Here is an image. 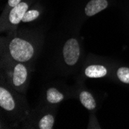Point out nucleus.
<instances>
[{"instance_id": "f257e3e1", "label": "nucleus", "mask_w": 129, "mask_h": 129, "mask_svg": "<svg viewBox=\"0 0 129 129\" xmlns=\"http://www.w3.org/2000/svg\"><path fill=\"white\" fill-rule=\"evenodd\" d=\"M79 23L65 17L50 39V52L46 59L47 74L50 77H74L85 60V53Z\"/></svg>"}, {"instance_id": "f03ea898", "label": "nucleus", "mask_w": 129, "mask_h": 129, "mask_svg": "<svg viewBox=\"0 0 129 129\" xmlns=\"http://www.w3.org/2000/svg\"><path fill=\"white\" fill-rule=\"evenodd\" d=\"M47 38L45 25H20L0 38V56L36 65Z\"/></svg>"}, {"instance_id": "7ed1b4c3", "label": "nucleus", "mask_w": 129, "mask_h": 129, "mask_svg": "<svg viewBox=\"0 0 129 129\" xmlns=\"http://www.w3.org/2000/svg\"><path fill=\"white\" fill-rule=\"evenodd\" d=\"M31 108L26 94L11 88L5 80L0 77V121L1 125L4 124L1 128L20 127Z\"/></svg>"}, {"instance_id": "20e7f679", "label": "nucleus", "mask_w": 129, "mask_h": 129, "mask_svg": "<svg viewBox=\"0 0 129 129\" xmlns=\"http://www.w3.org/2000/svg\"><path fill=\"white\" fill-rule=\"evenodd\" d=\"M36 65L0 56V77L13 90L26 94Z\"/></svg>"}, {"instance_id": "39448f33", "label": "nucleus", "mask_w": 129, "mask_h": 129, "mask_svg": "<svg viewBox=\"0 0 129 129\" xmlns=\"http://www.w3.org/2000/svg\"><path fill=\"white\" fill-rule=\"evenodd\" d=\"M114 64L109 58L91 53H87L74 80L84 82L90 79L111 80Z\"/></svg>"}, {"instance_id": "423d86ee", "label": "nucleus", "mask_w": 129, "mask_h": 129, "mask_svg": "<svg viewBox=\"0 0 129 129\" xmlns=\"http://www.w3.org/2000/svg\"><path fill=\"white\" fill-rule=\"evenodd\" d=\"M59 106H50L37 103L20 127L23 129H53Z\"/></svg>"}, {"instance_id": "0eeeda50", "label": "nucleus", "mask_w": 129, "mask_h": 129, "mask_svg": "<svg viewBox=\"0 0 129 129\" xmlns=\"http://www.w3.org/2000/svg\"><path fill=\"white\" fill-rule=\"evenodd\" d=\"M68 99H72V86L68 85L63 80H53L43 85L37 103L60 106L61 103Z\"/></svg>"}, {"instance_id": "6e6552de", "label": "nucleus", "mask_w": 129, "mask_h": 129, "mask_svg": "<svg viewBox=\"0 0 129 129\" xmlns=\"http://www.w3.org/2000/svg\"><path fill=\"white\" fill-rule=\"evenodd\" d=\"M111 0H79L69 11L67 18L80 25L111 6Z\"/></svg>"}, {"instance_id": "1a4fd4ad", "label": "nucleus", "mask_w": 129, "mask_h": 129, "mask_svg": "<svg viewBox=\"0 0 129 129\" xmlns=\"http://www.w3.org/2000/svg\"><path fill=\"white\" fill-rule=\"evenodd\" d=\"M72 99H77L89 112H97L104 101V94L90 90L85 82L75 80L72 85Z\"/></svg>"}, {"instance_id": "9d476101", "label": "nucleus", "mask_w": 129, "mask_h": 129, "mask_svg": "<svg viewBox=\"0 0 129 129\" xmlns=\"http://www.w3.org/2000/svg\"><path fill=\"white\" fill-rule=\"evenodd\" d=\"M36 0H22L19 4L12 8L8 13L0 16V32L6 33L16 29L21 25L22 19L26 11Z\"/></svg>"}, {"instance_id": "9b49d317", "label": "nucleus", "mask_w": 129, "mask_h": 129, "mask_svg": "<svg viewBox=\"0 0 129 129\" xmlns=\"http://www.w3.org/2000/svg\"><path fill=\"white\" fill-rule=\"evenodd\" d=\"M46 13V6L42 0H36L26 11L23 16L21 25L37 26L42 20Z\"/></svg>"}, {"instance_id": "f8f14e48", "label": "nucleus", "mask_w": 129, "mask_h": 129, "mask_svg": "<svg viewBox=\"0 0 129 129\" xmlns=\"http://www.w3.org/2000/svg\"><path fill=\"white\" fill-rule=\"evenodd\" d=\"M111 79H114L122 84L129 85V67L114 64Z\"/></svg>"}, {"instance_id": "ddd939ff", "label": "nucleus", "mask_w": 129, "mask_h": 129, "mask_svg": "<svg viewBox=\"0 0 129 129\" xmlns=\"http://www.w3.org/2000/svg\"><path fill=\"white\" fill-rule=\"evenodd\" d=\"M88 129H101V126L98 122V117L95 114V112H90L88 124L87 125Z\"/></svg>"}, {"instance_id": "4468645a", "label": "nucleus", "mask_w": 129, "mask_h": 129, "mask_svg": "<svg viewBox=\"0 0 129 129\" xmlns=\"http://www.w3.org/2000/svg\"><path fill=\"white\" fill-rule=\"evenodd\" d=\"M22 1V0H7L4 7H3V9L2 11L1 16H5L12 8L14 7L15 6H16L17 4H19Z\"/></svg>"}]
</instances>
